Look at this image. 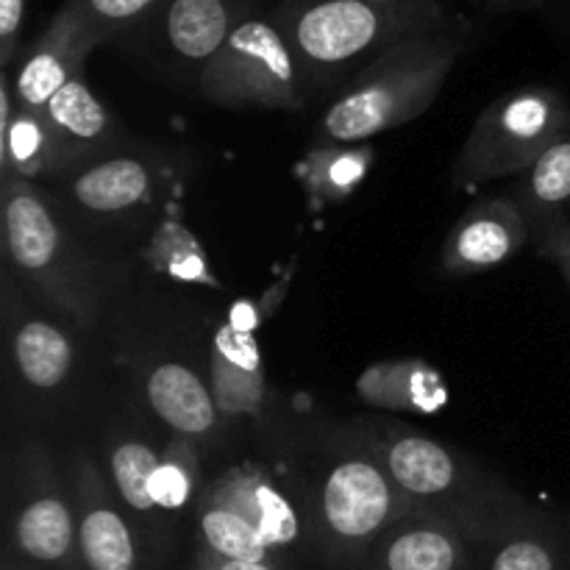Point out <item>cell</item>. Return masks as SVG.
Segmentation results:
<instances>
[{
	"mask_svg": "<svg viewBox=\"0 0 570 570\" xmlns=\"http://www.w3.org/2000/svg\"><path fill=\"white\" fill-rule=\"evenodd\" d=\"M354 438L376 456L415 512L456 523L476 546L534 512L510 484L426 434L399 423L365 421L354 429Z\"/></svg>",
	"mask_w": 570,
	"mask_h": 570,
	"instance_id": "cell-1",
	"label": "cell"
},
{
	"mask_svg": "<svg viewBox=\"0 0 570 570\" xmlns=\"http://www.w3.org/2000/svg\"><path fill=\"white\" fill-rule=\"evenodd\" d=\"M298 59L306 92L348 83L387 50L417 33L438 31L462 14L440 3L365 0H282L273 9Z\"/></svg>",
	"mask_w": 570,
	"mask_h": 570,
	"instance_id": "cell-2",
	"label": "cell"
},
{
	"mask_svg": "<svg viewBox=\"0 0 570 570\" xmlns=\"http://www.w3.org/2000/svg\"><path fill=\"white\" fill-rule=\"evenodd\" d=\"M471 42V20L460 14L438 31L417 33L356 72L317 126L323 145H360L415 120L449 81Z\"/></svg>",
	"mask_w": 570,
	"mask_h": 570,
	"instance_id": "cell-3",
	"label": "cell"
},
{
	"mask_svg": "<svg viewBox=\"0 0 570 570\" xmlns=\"http://www.w3.org/2000/svg\"><path fill=\"white\" fill-rule=\"evenodd\" d=\"M410 515L412 501L354 434L315 468L306 488L309 534L337 568H360L379 538Z\"/></svg>",
	"mask_w": 570,
	"mask_h": 570,
	"instance_id": "cell-4",
	"label": "cell"
},
{
	"mask_svg": "<svg viewBox=\"0 0 570 570\" xmlns=\"http://www.w3.org/2000/svg\"><path fill=\"white\" fill-rule=\"evenodd\" d=\"M6 254L20 282L78 326L95 323L104 287L89 254L70 237L48 198L26 178H3Z\"/></svg>",
	"mask_w": 570,
	"mask_h": 570,
	"instance_id": "cell-5",
	"label": "cell"
},
{
	"mask_svg": "<svg viewBox=\"0 0 570 570\" xmlns=\"http://www.w3.org/2000/svg\"><path fill=\"white\" fill-rule=\"evenodd\" d=\"M570 128V106L557 89L529 83L495 98L479 115L454 165L456 187L471 189L523 176Z\"/></svg>",
	"mask_w": 570,
	"mask_h": 570,
	"instance_id": "cell-6",
	"label": "cell"
},
{
	"mask_svg": "<svg viewBox=\"0 0 570 570\" xmlns=\"http://www.w3.org/2000/svg\"><path fill=\"white\" fill-rule=\"evenodd\" d=\"M198 92L223 109H304L306 92L298 59L276 14L250 9L220 53L198 76Z\"/></svg>",
	"mask_w": 570,
	"mask_h": 570,
	"instance_id": "cell-7",
	"label": "cell"
},
{
	"mask_svg": "<svg viewBox=\"0 0 570 570\" xmlns=\"http://www.w3.org/2000/svg\"><path fill=\"white\" fill-rule=\"evenodd\" d=\"M11 546L33 568L78 570L76 499L42 440H26L17 451Z\"/></svg>",
	"mask_w": 570,
	"mask_h": 570,
	"instance_id": "cell-8",
	"label": "cell"
},
{
	"mask_svg": "<svg viewBox=\"0 0 570 570\" xmlns=\"http://www.w3.org/2000/svg\"><path fill=\"white\" fill-rule=\"evenodd\" d=\"M72 499L78 521V570H142L134 518L87 454H78L72 465Z\"/></svg>",
	"mask_w": 570,
	"mask_h": 570,
	"instance_id": "cell-9",
	"label": "cell"
},
{
	"mask_svg": "<svg viewBox=\"0 0 570 570\" xmlns=\"http://www.w3.org/2000/svg\"><path fill=\"white\" fill-rule=\"evenodd\" d=\"M250 9V0H165L137 33L170 65L193 70L198 81Z\"/></svg>",
	"mask_w": 570,
	"mask_h": 570,
	"instance_id": "cell-10",
	"label": "cell"
},
{
	"mask_svg": "<svg viewBox=\"0 0 570 570\" xmlns=\"http://www.w3.org/2000/svg\"><path fill=\"white\" fill-rule=\"evenodd\" d=\"M100 42L70 3L61 6L42 37L20 56L17 78L11 83L17 106L42 111L61 87L83 76V61Z\"/></svg>",
	"mask_w": 570,
	"mask_h": 570,
	"instance_id": "cell-11",
	"label": "cell"
},
{
	"mask_svg": "<svg viewBox=\"0 0 570 570\" xmlns=\"http://www.w3.org/2000/svg\"><path fill=\"white\" fill-rule=\"evenodd\" d=\"M527 215L512 198H484L445 237L440 267L449 276H476L510 262L529 243Z\"/></svg>",
	"mask_w": 570,
	"mask_h": 570,
	"instance_id": "cell-12",
	"label": "cell"
},
{
	"mask_svg": "<svg viewBox=\"0 0 570 570\" xmlns=\"http://www.w3.org/2000/svg\"><path fill=\"white\" fill-rule=\"evenodd\" d=\"M39 115L53 145L50 176H67L89 161L111 156L109 148L117 142L115 120L83 76L61 87Z\"/></svg>",
	"mask_w": 570,
	"mask_h": 570,
	"instance_id": "cell-13",
	"label": "cell"
},
{
	"mask_svg": "<svg viewBox=\"0 0 570 570\" xmlns=\"http://www.w3.org/2000/svg\"><path fill=\"white\" fill-rule=\"evenodd\" d=\"M479 546L445 518H404L379 538L356 570H476Z\"/></svg>",
	"mask_w": 570,
	"mask_h": 570,
	"instance_id": "cell-14",
	"label": "cell"
},
{
	"mask_svg": "<svg viewBox=\"0 0 570 570\" xmlns=\"http://www.w3.org/2000/svg\"><path fill=\"white\" fill-rule=\"evenodd\" d=\"M200 499L243 518L267 540L276 554L293 549L304 532L298 504L254 462H243V465H232L228 471H223L215 482L206 484Z\"/></svg>",
	"mask_w": 570,
	"mask_h": 570,
	"instance_id": "cell-15",
	"label": "cell"
},
{
	"mask_svg": "<svg viewBox=\"0 0 570 570\" xmlns=\"http://www.w3.org/2000/svg\"><path fill=\"white\" fill-rule=\"evenodd\" d=\"M156 195V173L137 156H104L70 173L67 200L92 217H126Z\"/></svg>",
	"mask_w": 570,
	"mask_h": 570,
	"instance_id": "cell-16",
	"label": "cell"
},
{
	"mask_svg": "<svg viewBox=\"0 0 570 570\" xmlns=\"http://www.w3.org/2000/svg\"><path fill=\"white\" fill-rule=\"evenodd\" d=\"M148 401L156 415L187 440L209 438L217 429V401L209 384L181 362H161L148 373Z\"/></svg>",
	"mask_w": 570,
	"mask_h": 570,
	"instance_id": "cell-17",
	"label": "cell"
},
{
	"mask_svg": "<svg viewBox=\"0 0 570 570\" xmlns=\"http://www.w3.org/2000/svg\"><path fill=\"white\" fill-rule=\"evenodd\" d=\"M476 570H568L566 534L534 510L479 543Z\"/></svg>",
	"mask_w": 570,
	"mask_h": 570,
	"instance_id": "cell-18",
	"label": "cell"
},
{
	"mask_svg": "<svg viewBox=\"0 0 570 570\" xmlns=\"http://www.w3.org/2000/svg\"><path fill=\"white\" fill-rule=\"evenodd\" d=\"M53 145L42 115L17 106L9 70L0 78V176L26 178L50 176Z\"/></svg>",
	"mask_w": 570,
	"mask_h": 570,
	"instance_id": "cell-19",
	"label": "cell"
},
{
	"mask_svg": "<svg viewBox=\"0 0 570 570\" xmlns=\"http://www.w3.org/2000/svg\"><path fill=\"white\" fill-rule=\"evenodd\" d=\"M212 393L226 412H256L265 399V373L254 337L220 328L212 351Z\"/></svg>",
	"mask_w": 570,
	"mask_h": 570,
	"instance_id": "cell-20",
	"label": "cell"
},
{
	"mask_svg": "<svg viewBox=\"0 0 570 570\" xmlns=\"http://www.w3.org/2000/svg\"><path fill=\"white\" fill-rule=\"evenodd\" d=\"M529 226L538 228L540 239L554 232L562 220V212L570 204V128L562 131L546 154L523 173L521 189L515 198Z\"/></svg>",
	"mask_w": 570,
	"mask_h": 570,
	"instance_id": "cell-21",
	"label": "cell"
},
{
	"mask_svg": "<svg viewBox=\"0 0 570 570\" xmlns=\"http://www.w3.org/2000/svg\"><path fill=\"white\" fill-rule=\"evenodd\" d=\"M11 360L28 387L48 393L67 382L76 362V348L59 326L28 317L11 332Z\"/></svg>",
	"mask_w": 570,
	"mask_h": 570,
	"instance_id": "cell-22",
	"label": "cell"
},
{
	"mask_svg": "<svg viewBox=\"0 0 570 570\" xmlns=\"http://www.w3.org/2000/svg\"><path fill=\"white\" fill-rule=\"evenodd\" d=\"M376 161L373 145H321L306 154L304 181L315 204H343L362 187Z\"/></svg>",
	"mask_w": 570,
	"mask_h": 570,
	"instance_id": "cell-23",
	"label": "cell"
},
{
	"mask_svg": "<svg viewBox=\"0 0 570 570\" xmlns=\"http://www.w3.org/2000/svg\"><path fill=\"white\" fill-rule=\"evenodd\" d=\"M161 454L150 449L139 438H122L106 451V468H109V484L126 512L139 521L156 523L161 515L159 504L154 499V473L159 468Z\"/></svg>",
	"mask_w": 570,
	"mask_h": 570,
	"instance_id": "cell-24",
	"label": "cell"
},
{
	"mask_svg": "<svg viewBox=\"0 0 570 570\" xmlns=\"http://www.w3.org/2000/svg\"><path fill=\"white\" fill-rule=\"evenodd\" d=\"M195 521H198L200 549L209 551L217 560L228 562H276V551L254 527L234 512L200 499L195 504Z\"/></svg>",
	"mask_w": 570,
	"mask_h": 570,
	"instance_id": "cell-25",
	"label": "cell"
},
{
	"mask_svg": "<svg viewBox=\"0 0 570 570\" xmlns=\"http://www.w3.org/2000/svg\"><path fill=\"white\" fill-rule=\"evenodd\" d=\"M360 390L373 404L415 412H432L445 401V390L438 373L417 365V362L376 367L362 379Z\"/></svg>",
	"mask_w": 570,
	"mask_h": 570,
	"instance_id": "cell-26",
	"label": "cell"
},
{
	"mask_svg": "<svg viewBox=\"0 0 570 570\" xmlns=\"http://www.w3.org/2000/svg\"><path fill=\"white\" fill-rule=\"evenodd\" d=\"M200 479V451L195 440L178 438L161 451V462L154 473V499L159 504L161 515H176L184 512L198 490Z\"/></svg>",
	"mask_w": 570,
	"mask_h": 570,
	"instance_id": "cell-27",
	"label": "cell"
},
{
	"mask_svg": "<svg viewBox=\"0 0 570 570\" xmlns=\"http://www.w3.org/2000/svg\"><path fill=\"white\" fill-rule=\"evenodd\" d=\"M67 3L100 42H111L117 37L137 33L165 0H67Z\"/></svg>",
	"mask_w": 570,
	"mask_h": 570,
	"instance_id": "cell-28",
	"label": "cell"
},
{
	"mask_svg": "<svg viewBox=\"0 0 570 570\" xmlns=\"http://www.w3.org/2000/svg\"><path fill=\"white\" fill-rule=\"evenodd\" d=\"M161 243H167L170 254L156 256V265L165 267V271H170L173 276H178V278H204L206 276L204 254L198 250L195 237H189L184 228H170Z\"/></svg>",
	"mask_w": 570,
	"mask_h": 570,
	"instance_id": "cell-29",
	"label": "cell"
},
{
	"mask_svg": "<svg viewBox=\"0 0 570 570\" xmlns=\"http://www.w3.org/2000/svg\"><path fill=\"white\" fill-rule=\"evenodd\" d=\"M28 0H0V67L9 70L20 48L22 20H26Z\"/></svg>",
	"mask_w": 570,
	"mask_h": 570,
	"instance_id": "cell-30",
	"label": "cell"
},
{
	"mask_svg": "<svg viewBox=\"0 0 570 570\" xmlns=\"http://www.w3.org/2000/svg\"><path fill=\"white\" fill-rule=\"evenodd\" d=\"M540 250H543V256H549V259L560 267L570 287V220L560 223L554 232L546 234V237L540 239Z\"/></svg>",
	"mask_w": 570,
	"mask_h": 570,
	"instance_id": "cell-31",
	"label": "cell"
},
{
	"mask_svg": "<svg viewBox=\"0 0 570 570\" xmlns=\"http://www.w3.org/2000/svg\"><path fill=\"white\" fill-rule=\"evenodd\" d=\"M193 570H278L276 562H228L217 560L209 551L200 549L198 557H195Z\"/></svg>",
	"mask_w": 570,
	"mask_h": 570,
	"instance_id": "cell-32",
	"label": "cell"
},
{
	"mask_svg": "<svg viewBox=\"0 0 570 570\" xmlns=\"http://www.w3.org/2000/svg\"><path fill=\"white\" fill-rule=\"evenodd\" d=\"M543 3V0H484V9L490 11H518V9H532V6Z\"/></svg>",
	"mask_w": 570,
	"mask_h": 570,
	"instance_id": "cell-33",
	"label": "cell"
},
{
	"mask_svg": "<svg viewBox=\"0 0 570 570\" xmlns=\"http://www.w3.org/2000/svg\"><path fill=\"white\" fill-rule=\"evenodd\" d=\"M365 3H387V6H399V3H440V6H454V0H365ZM473 3H484V0H473Z\"/></svg>",
	"mask_w": 570,
	"mask_h": 570,
	"instance_id": "cell-34",
	"label": "cell"
},
{
	"mask_svg": "<svg viewBox=\"0 0 570 570\" xmlns=\"http://www.w3.org/2000/svg\"><path fill=\"white\" fill-rule=\"evenodd\" d=\"M3 570H33V568H22V566H17L14 560H6V568Z\"/></svg>",
	"mask_w": 570,
	"mask_h": 570,
	"instance_id": "cell-35",
	"label": "cell"
}]
</instances>
